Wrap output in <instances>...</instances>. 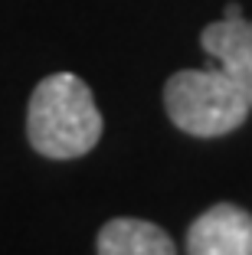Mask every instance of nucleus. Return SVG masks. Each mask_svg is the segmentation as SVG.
Instances as JSON below:
<instances>
[{"label":"nucleus","instance_id":"obj_1","mask_svg":"<svg viewBox=\"0 0 252 255\" xmlns=\"http://www.w3.org/2000/svg\"><path fill=\"white\" fill-rule=\"evenodd\" d=\"M26 134L33 147L52 160L89 154L102 137V112L92 89L72 72L46 75L30 95Z\"/></svg>","mask_w":252,"mask_h":255},{"label":"nucleus","instance_id":"obj_2","mask_svg":"<svg viewBox=\"0 0 252 255\" xmlns=\"http://www.w3.org/2000/svg\"><path fill=\"white\" fill-rule=\"evenodd\" d=\"M167 118L193 137H223L236 131L249 115V98L236 82L213 69H180L164 85Z\"/></svg>","mask_w":252,"mask_h":255},{"label":"nucleus","instance_id":"obj_3","mask_svg":"<svg viewBox=\"0 0 252 255\" xmlns=\"http://www.w3.org/2000/svg\"><path fill=\"white\" fill-rule=\"evenodd\" d=\"M203 53L243 89L252 105V20H246L239 3H226L220 20L203 26Z\"/></svg>","mask_w":252,"mask_h":255},{"label":"nucleus","instance_id":"obj_4","mask_svg":"<svg viewBox=\"0 0 252 255\" xmlns=\"http://www.w3.org/2000/svg\"><path fill=\"white\" fill-rule=\"evenodd\" d=\"M187 255H252V213L216 203L187 229Z\"/></svg>","mask_w":252,"mask_h":255},{"label":"nucleus","instance_id":"obj_5","mask_svg":"<svg viewBox=\"0 0 252 255\" xmlns=\"http://www.w3.org/2000/svg\"><path fill=\"white\" fill-rule=\"evenodd\" d=\"M98 255H177V246L161 226L121 216L98 229Z\"/></svg>","mask_w":252,"mask_h":255}]
</instances>
